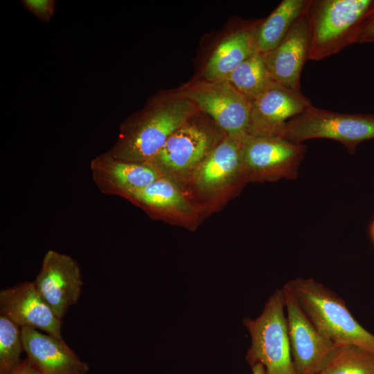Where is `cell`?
Returning <instances> with one entry per match:
<instances>
[{"label": "cell", "instance_id": "1", "mask_svg": "<svg viewBox=\"0 0 374 374\" xmlns=\"http://www.w3.org/2000/svg\"><path fill=\"white\" fill-rule=\"evenodd\" d=\"M287 283L325 338L337 347L355 346L374 353V335L358 323L336 294L312 278H296Z\"/></svg>", "mask_w": 374, "mask_h": 374}, {"label": "cell", "instance_id": "2", "mask_svg": "<svg viewBox=\"0 0 374 374\" xmlns=\"http://www.w3.org/2000/svg\"><path fill=\"white\" fill-rule=\"evenodd\" d=\"M373 8L374 0H310L308 60H322L356 43L359 28Z\"/></svg>", "mask_w": 374, "mask_h": 374}, {"label": "cell", "instance_id": "3", "mask_svg": "<svg viewBox=\"0 0 374 374\" xmlns=\"http://www.w3.org/2000/svg\"><path fill=\"white\" fill-rule=\"evenodd\" d=\"M192 103L188 98H179L154 106L123 130L107 153L126 161L147 163L185 123L193 110Z\"/></svg>", "mask_w": 374, "mask_h": 374}, {"label": "cell", "instance_id": "4", "mask_svg": "<svg viewBox=\"0 0 374 374\" xmlns=\"http://www.w3.org/2000/svg\"><path fill=\"white\" fill-rule=\"evenodd\" d=\"M283 289L268 299L261 314L246 319L251 345L247 360L252 366L260 364L266 374H296L292 357Z\"/></svg>", "mask_w": 374, "mask_h": 374}, {"label": "cell", "instance_id": "5", "mask_svg": "<svg viewBox=\"0 0 374 374\" xmlns=\"http://www.w3.org/2000/svg\"><path fill=\"white\" fill-rule=\"evenodd\" d=\"M283 138L294 143L312 139H332L353 154L359 143L374 139V114H342L312 105L286 123Z\"/></svg>", "mask_w": 374, "mask_h": 374}, {"label": "cell", "instance_id": "6", "mask_svg": "<svg viewBox=\"0 0 374 374\" xmlns=\"http://www.w3.org/2000/svg\"><path fill=\"white\" fill-rule=\"evenodd\" d=\"M306 147L284 138L246 134L242 140L244 168L258 177L296 179Z\"/></svg>", "mask_w": 374, "mask_h": 374}, {"label": "cell", "instance_id": "7", "mask_svg": "<svg viewBox=\"0 0 374 374\" xmlns=\"http://www.w3.org/2000/svg\"><path fill=\"white\" fill-rule=\"evenodd\" d=\"M292 357L296 374H314L337 346L325 338L310 321L289 285L282 288Z\"/></svg>", "mask_w": 374, "mask_h": 374}, {"label": "cell", "instance_id": "8", "mask_svg": "<svg viewBox=\"0 0 374 374\" xmlns=\"http://www.w3.org/2000/svg\"><path fill=\"white\" fill-rule=\"evenodd\" d=\"M311 106L310 100L301 91L271 80L251 102L247 134L283 138L286 123Z\"/></svg>", "mask_w": 374, "mask_h": 374}, {"label": "cell", "instance_id": "9", "mask_svg": "<svg viewBox=\"0 0 374 374\" xmlns=\"http://www.w3.org/2000/svg\"><path fill=\"white\" fill-rule=\"evenodd\" d=\"M33 282L42 297L61 319L78 301L83 284L78 262L52 249L46 253Z\"/></svg>", "mask_w": 374, "mask_h": 374}, {"label": "cell", "instance_id": "10", "mask_svg": "<svg viewBox=\"0 0 374 374\" xmlns=\"http://www.w3.org/2000/svg\"><path fill=\"white\" fill-rule=\"evenodd\" d=\"M186 96L211 116L229 136L247 134L251 102L227 81L204 83L187 91Z\"/></svg>", "mask_w": 374, "mask_h": 374}, {"label": "cell", "instance_id": "11", "mask_svg": "<svg viewBox=\"0 0 374 374\" xmlns=\"http://www.w3.org/2000/svg\"><path fill=\"white\" fill-rule=\"evenodd\" d=\"M0 312L19 327L39 329L62 339V319L42 297L34 282L24 281L0 292Z\"/></svg>", "mask_w": 374, "mask_h": 374}, {"label": "cell", "instance_id": "12", "mask_svg": "<svg viewBox=\"0 0 374 374\" xmlns=\"http://www.w3.org/2000/svg\"><path fill=\"white\" fill-rule=\"evenodd\" d=\"M310 39V26L305 10L294 21L280 43L271 51L262 55L273 81L301 91V74L308 60Z\"/></svg>", "mask_w": 374, "mask_h": 374}, {"label": "cell", "instance_id": "13", "mask_svg": "<svg viewBox=\"0 0 374 374\" xmlns=\"http://www.w3.org/2000/svg\"><path fill=\"white\" fill-rule=\"evenodd\" d=\"M21 329L24 351L40 374H87L89 371V364L62 339L30 327Z\"/></svg>", "mask_w": 374, "mask_h": 374}, {"label": "cell", "instance_id": "14", "mask_svg": "<svg viewBox=\"0 0 374 374\" xmlns=\"http://www.w3.org/2000/svg\"><path fill=\"white\" fill-rule=\"evenodd\" d=\"M93 179L105 194L127 197L150 185L159 177L158 172L146 163L116 159L107 152L94 158L90 164Z\"/></svg>", "mask_w": 374, "mask_h": 374}, {"label": "cell", "instance_id": "15", "mask_svg": "<svg viewBox=\"0 0 374 374\" xmlns=\"http://www.w3.org/2000/svg\"><path fill=\"white\" fill-rule=\"evenodd\" d=\"M209 143V138L204 131L197 126L184 124L168 138L159 152L145 163L156 171L157 169L187 170L202 160Z\"/></svg>", "mask_w": 374, "mask_h": 374}, {"label": "cell", "instance_id": "16", "mask_svg": "<svg viewBox=\"0 0 374 374\" xmlns=\"http://www.w3.org/2000/svg\"><path fill=\"white\" fill-rule=\"evenodd\" d=\"M244 135L229 136L202 162L197 174L198 183L202 187L219 186L244 168L241 144Z\"/></svg>", "mask_w": 374, "mask_h": 374}, {"label": "cell", "instance_id": "17", "mask_svg": "<svg viewBox=\"0 0 374 374\" xmlns=\"http://www.w3.org/2000/svg\"><path fill=\"white\" fill-rule=\"evenodd\" d=\"M253 29L239 30L223 40L214 51L204 72L208 82L225 81L256 50Z\"/></svg>", "mask_w": 374, "mask_h": 374}, {"label": "cell", "instance_id": "18", "mask_svg": "<svg viewBox=\"0 0 374 374\" xmlns=\"http://www.w3.org/2000/svg\"><path fill=\"white\" fill-rule=\"evenodd\" d=\"M310 0H283L253 30L256 50L262 55L274 50L294 21L306 10Z\"/></svg>", "mask_w": 374, "mask_h": 374}, {"label": "cell", "instance_id": "19", "mask_svg": "<svg viewBox=\"0 0 374 374\" xmlns=\"http://www.w3.org/2000/svg\"><path fill=\"white\" fill-rule=\"evenodd\" d=\"M271 80L262 55L255 51L225 81L252 102L267 88Z\"/></svg>", "mask_w": 374, "mask_h": 374}, {"label": "cell", "instance_id": "20", "mask_svg": "<svg viewBox=\"0 0 374 374\" xmlns=\"http://www.w3.org/2000/svg\"><path fill=\"white\" fill-rule=\"evenodd\" d=\"M314 374H374V353L355 346L337 347Z\"/></svg>", "mask_w": 374, "mask_h": 374}, {"label": "cell", "instance_id": "21", "mask_svg": "<svg viewBox=\"0 0 374 374\" xmlns=\"http://www.w3.org/2000/svg\"><path fill=\"white\" fill-rule=\"evenodd\" d=\"M127 197L151 208L186 211L188 208L187 202L177 187L169 180L160 177Z\"/></svg>", "mask_w": 374, "mask_h": 374}, {"label": "cell", "instance_id": "22", "mask_svg": "<svg viewBox=\"0 0 374 374\" xmlns=\"http://www.w3.org/2000/svg\"><path fill=\"white\" fill-rule=\"evenodd\" d=\"M24 350L21 329L8 317L0 316V374H9L20 363Z\"/></svg>", "mask_w": 374, "mask_h": 374}, {"label": "cell", "instance_id": "23", "mask_svg": "<svg viewBox=\"0 0 374 374\" xmlns=\"http://www.w3.org/2000/svg\"><path fill=\"white\" fill-rule=\"evenodd\" d=\"M21 2L25 9L42 21H49L55 12L54 0H23Z\"/></svg>", "mask_w": 374, "mask_h": 374}, {"label": "cell", "instance_id": "24", "mask_svg": "<svg viewBox=\"0 0 374 374\" xmlns=\"http://www.w3.org/2000/svg\"><path fill=\"white\" fill-rule=\"evenodd\" d=\"M374 42V8L362 23L356 43H368Z\"/></svg>", "mask_w": 374, "mask_h": 374}, {"label": "cell", "instance_id": "25", "mask_svg": "<svg viewBox=\"0 0 374 374\" xmlns=\"http://www.w3.org/2000/svg\"><path fill=\"white\" fill-rule=\"evenodd\" d=\"M9 374H40L37 368L27 357Z\"/></svg>", "mask_w": 374, "mask_h": 374}, {"label": "cell", "instance_id": "26", "mask_svg": "<svg viewBox=\"0 0 374 374\" xmlns=\"http://www.w3.org/2000/svg\"><path fill=\"white\" fill-rule=\"evenodd\" d=\"M253 374H266L265 370L260 364H256L251 366Z\"/></svg>", "mask_w": 374, "mask_h": 374}, {"label": "cell", "instance_id": "27", "mask_svg": "<svg viewBox=\"0 0 374 374\" xmlns=\"http://www.w3.org/2000/svg\"><path fill=\"white\" fill-rule=\"evenodd\" d=\"M370 233L373 241L374 242V220L372 222L370 226Z\"/></svg>", "mask_w": 374, "mask_h": 374}]
</instances>
